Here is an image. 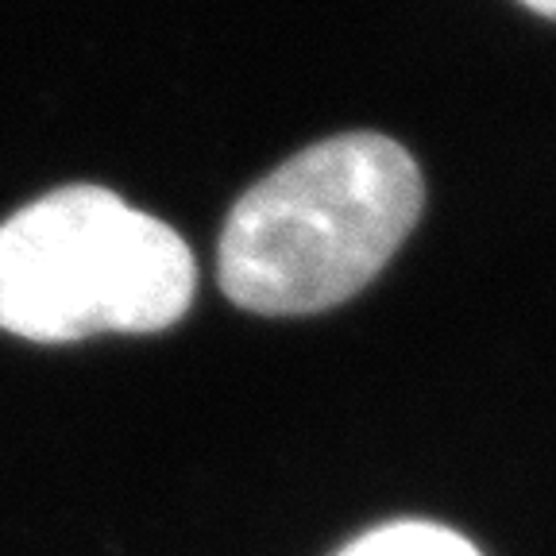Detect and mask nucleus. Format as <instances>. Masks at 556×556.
I'll return each instance as SVG.
<instances>
[{"instance_id": "obj_1", "label": "nucleus", "mask_w": 556, "mask_h": 556, "mask_svg": "<svg viewBox=\"0 0 556 556\" xmlns=\"http://www.w3.org/2000/svg\"><path fill=\"white\" fill-rule=\"evenodd\" d=\"M421 170L402 143L348 131L298 151L236 201L220 232V287L267 317L348 302L421 217Z\"/></svg>"}, {"instance_id": "obj_2", "label": "nucleus", "mask_w": 556, "mask_h": 556, "mask_svg": "<svg viewBox=\"0 0 556 556\" xmlns=\"http://www.w3.org/2000/svg\"><path fill=\"white\" fill-rule=\"evenodd\" d=\"M198 263L170 225L104 186H62L0 225V329L62 344L182 321Z\"/></svg>"}, {"instance_id": "obj_3", "label": "nucleus", "mask_w": 556, "mask_h": 556, "mask_svg": "<svg viewBox=\"0 0 556 556\" xmlns=\"http://www.w3.org/2000/svg\"><path fill=\"white\" fill-rule=\"evenodd\" d=\"M337 556H483L468 538L433 521H391L364 533Z\"/></svg>"}, {"instance_id": "obj_4", "label": "nucleus", "mask_w": 556, "mask_h": 556, "mask_svg": "<svg viewBox=\"0 0 556 556\" xmlns=\"http://www.w3.org/2000/svg\"><path fill=\"white\" fill-rule=\"evenodd\" d=\"M526 9H533V12H541V16H548V20H556V0H521Z\"/></svg>"}]
</instances>
